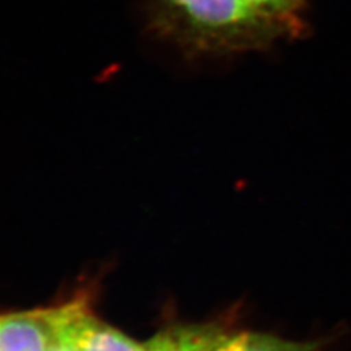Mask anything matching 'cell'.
I'll return each mask as SVG.
<instances>
[{"label": "cell", "instance_id": "7", "mask_svg": "<svg viewBox=\"0 0 351 351\" xmlns=\"http://www.w3.org/2000/svg\"><path fill=\"white\" fill-rule=\"evenodd\" d=\"M81 351H147L119 329L106 325L90 312L82 326Z\"/></svg>", "mask_w": 351, "mask_h": 351}, {"label": "cell", "instance_id": "5", "mask_svg": "<svg viewBox=\"0 0 351 351\" xmlns=\"http://www.w3.org/2000/svg\"><path fill=\"white\" fill-rule=\"evenodd\" d=\"M255 12L277 28L284 38L304 34L306 0H245Z\"/></svg>", "mask_w": 351, "mask_h": 351}, {"label": "cell", "instance_id": "1", "mask_svg": "<svg viewBox=\"0 0 351 351\" xmlns=\"http://www.w3.org/2000/svg\"><path fill=\"white\" fill-rule=\"evenodd\" d=\"M149 25L191 54H230L269 49L281 32L245 0H148Z\"/></svg>", "mask_w": 351, "mask_h": 351}, {"label": "cell", "instance_id": "3", "mask_svg": "<svg viewBox=\"0 0 351 351\" xmlns=\"http://www.w3.org/2000/svg\"><path fill=\"white\" fill-rule=\"evenodd\" d=\"M224 334L215 325H176L145 343L147 351H213Z\"/></svg>", "mask_w": 351, "mask_h": 351}, {"label": "cell", "instance_id": "6", "mask_svg": "<svg viewBox=\"0 0 351 351\" xmlns=\"http://www.w3.org/2000/svg\"><path fill=\"white\" fill-rule=\"evenodd\" d=\"M316 341H293L271 334L241 331L223 334L213 351H319Z\"/></svg>", "mask_w": 351, "mask_h": 351}, {"label": "cell", "instance_id": "2", "mask_svg": "<svg viewBox=\"0 0 351 351\" xmlns=\"http://www.w3.org/2000/svg\"><path fill=\"white\" fill-rule=\"evenodd\" d=\"M51 309L0 315V351H47Z\"/></svg>", "mask_w": 351, "mask_h": 351}, {"label": "cell", "instance_id": "4", "mask_svg": "<svg viewBox=\"0 0 351 351\" xmlns=\"http://www.w3.org/2000/svg\"><path fill=\"white\" fill-rule=\"evenodd\" d=\"M90 312L82 299L51 307V339L47 351H81L82 326Z\"/></svg>", "mask_w": 351, "mask_h": 351}]
</instances>
